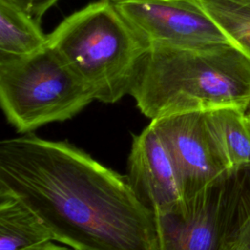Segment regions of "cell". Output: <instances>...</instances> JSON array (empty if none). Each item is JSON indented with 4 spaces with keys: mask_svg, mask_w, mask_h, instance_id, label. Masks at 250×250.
Masks as SVG:
<instances>
[{
    "mask_svg": "<svg viewBox=\"0 0 250 250\" xmlns=\"http://www.w3.org/2000/svg\"><path fill=\"white\" fill-rule=\"evenodd\" d=\"M0 189L34 212L55 241L78 250H158L154 213L127 176L62 141L0 143Z\"/></svg>",
    "mask_w": 250,
    "mask_h": 250,
    "instance_id": "6da1fadb",
    "label": "cell"
},
{
    "mask_svg": "<svg viewBox=\"0 0 250 250\" xmlns=\"http://www.w3.org/2000/svg\"><path fill=\"white\" fill-rule=\"evenodd\" d=\"M130 95L150 120L250 104V61L230 43L196 48L148 46Z\"/></svg>",
    "mask_w": 250,
    "mask_h": 250,
    "instance_id": "7a4b0ae2",
    "label": "cell"
},
{
    "mask_svg": "<svg viewBox=\"0 0 250 250\" xmlns=\"http://www.w3.org/2000/svg\"><path fill=\"white\" fill-rule=\"evenodd\" d=\"M55 49L94 99L114 104L130 95L148 46L112 1L91 3L66 17L50 34Z\"/></svg>",
    "mask_w": 250,
    "mask_h": 250,
    "instance_id": "3957f363",
    "label": "cell"
},
{
    "mask_svg": "<svg viewBox=\"0 0 250 250\" xmlns=\"http://www.w3.org/2000/svg\"><path fill=\"white\" fill-rule=\"evenodd\" d=\"M93 94L51 46L21 58H0V104L18 133L72 118Z\"/></svg>",
    "mask_w": 250,
    "mask_h": 250,
    "instance_id": "277c9868",
    "label": "cell"
},
{
    "mask_svg": "<svg viewBox=\"0 0 250 250\" xmlns=\"http://www.w3.org/2000/svg\"><path fill=\"white\" fill-rule=\"evenodd\" d=\"M154 216L158 250H237L250 222V165Z\"/></svg>",
    "mask_w": 250,
    "mask_h": 250,
    "instance_id": "5b68a950",
    "label": "cell"
},
{
    "mask_svg": "<svg viewBox=\"0 0 250 250\" xmlns=\"http://www.w3.org/2000/svg\"><path fill=\"white\" fill-rule=\"evenodd\" d=\"M147 46L196 48L229 43L192 0L112 1Z\"/></svg>",
    "mask_w": 250,
    "mask_h": 250,
    "instance_id": "8992f818",
    "label": "cell"
},
{
    "mask_svg": "<svg viewBox=\"0 0 250 250\" xmlns=\"http://www.w3.org/2000/svg\"><path fill=\"white\" fill-rule=\"evenodd\" d=\"M151 121L174 158L185 199L200 192L229 171L209 130L205 111L171 114Z\"/></svg>",
    "mask_w": 250,
    "mask_h": 250,
    "instance_id": "52a82bcc",
    "label": "cell"
},
{
    "mask_svg": "<svg viewBox=\"0 0 250 250\" xmlns=\"http://www.w3.org/2000/svg\"><path fill=\"white\" fill-rule=\"evenodd\" d=\"M127 178L138 198L154 215L167 212L185 200L174 158L152 121L133 139Z\"/></svg>",
    "mask_w": 250,
    "mask_h": 250,
    "instance_id": "ba28073f",
    "label": "cell"
},
{
    "mask_svg": "<svg viewBox=\"0 0 250 250\" xmlns=\"http://www.w3.org/2000/svg\"><path fill=\"white\" fill-rule=\"evenodd\" d=\"M53 241V234L34 212L0 189V250H45Z\"/></svg>",
    "mask_w": 250,
    "mask_h": 250,
    "instance_id": "9c48e42d",
    "label": "cell"
},
{
    "mask_svg": "<svg viewBox=\"0 0 250 250\" xmlns=\"http://www.w3.org/2000/svg\"><path fill=\"white\" fill-rule=\"evenodd\" d=\"M205 116L228 169L250 165V126L245 111L225 107L205 111Z\"/></svg>",
    "mask_w": 250,
    "mask_h": 250,
    "instance_id": "30bf717a",
    "label": "cell"
},
{
    "mask_svg": "<svg viewBox=\"0 0 250 250\" xmlns=\"http://www.w3.org/2000/svg\"><path fill=\"white\" fill-rule=\"evenodd\" d=\"M48 45L38 21L19 7L0 0V58H21Z\"/></svg>",
    "mask_w": 250,
    "mask_h": 250,
    "instance_id": "8fae6325",
    "label": "cell"
},
{
    "mask_svg": "<svg viewBox=\"0 0 250 250\" xmlns=\"http://www.w3.org/2000/svg\"><path fill=\"white\" fill-rule=\"evenodd\" d=\"M250 61V0H192Z\"/></svg>",
    "mask_w": 250,
    "mask_h": 250,
    "instance_id": "7c38bea8",
    "label": "cell"
},
{
    "mask_svg": "<svg viewBox=\"0 0 250 250\" xmlns=\"http://www.w3.org/2000/svg\"><path fill=\"white\" fill-rule=\"evenodd\" d=\"M39 21L44 14L60 0H5Z\"/></svg>",
    "mask_w": 250,
    "mask_h": 250,
    "instance_id": "4fadbf2b",
    "label": "cell"
},
{
    "mask_svg": "<svg viewBox=\"0 0 250 250\" xmlns=\"http://www.w3.org/2000/svg\"><path fill=\"white\" fill-rule=\"evenodd\" d=\"M237 250H250V222L242 232L238 242Z\"/></svg>",
    "mask_w": 250,
    "mask_h": 250,
    "instance_id": "5bb4252c",
    "label": "cell"
},
{
    "mask_svg": "<svg viewBox=\"0 0 250 250\" xmlns=\"http://www.w3.org/2000/svg\"><path fill=\"white\" fill-rule=\"evenodd\" d=\"M45 250H78V249H75V248H72V247H65V246H59L57 244H55L54 242L52 244H50Z\"/></svg>",
    "mask_w": 250,
    "mask_h": 250,
    "instance_id": "9a60e30c",
    "label": "cell"
},
{
    "mask_svg": "<svg viewBox=\"0 0 250 250\" xmlns=\"http://www.w3.org/2000/svg\"><path fill=\"white\" fill-rule=\"evenodd\" d=\"M245 117H246V120H247V122H248V124L250 126V104L247 107V109L245 110Z\"/></svg>",
    "mask_w": 250,
    "mask_h": 250,
    "instance_id": "2e32d148",
    "label": "cell"
},
{
    "mask_svg": "<svg viewBox=\"0 0 250 250\" xmlns=\"http://www.w3.org/2000/svg\"><path fill=\"white\" fill-rule=\"evenodd\" d=\"M108 1H114V0H108Z\"/></svg>",
    "mask_w": 250,
    "mask_h": 250,
    "instance_id": "e0dca14e",
    "label": "cell"
}]
</instances>
